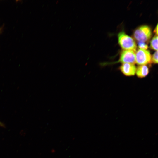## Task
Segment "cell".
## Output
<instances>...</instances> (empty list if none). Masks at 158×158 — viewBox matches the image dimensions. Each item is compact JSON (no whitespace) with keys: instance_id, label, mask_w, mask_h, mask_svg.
I'll use <instances>...</instances> for the list:
<instances>
[{"instance_id":"cell-1","label":"cell","mask_w":158,"mask_h":158,"mask_svg":"<svg viewBox=\"0 0 158 158\" xmlns=\"http://www.w3.org/2000/svg\"><path fill=\"white\" fill-rule=\"evenodd\" d=\"M133 36L135 39L138 42H147L152 36L151 29L146 25L139 26L135 30Z\"/></svg>"},{"instance_id":"cell-2","label":"cell","mask_w":158,"mask_h":158,"mask_svg":"<svg viewBox=\"0 0 158 158\" xmlns=\"http://www.w3.org/2000/svg\"><path fill=\"white\" fill-rule=\"evenodd\" d=\"M119 44L122 49L136 51L137 45L135 40L123 31L119 32L118 35Z\"/></svg>"},{"instance_id":"cell-3","label":"cell","mask_w":158,"mask_h":158,"mask_svg":"<svg viewBox=\"0 0 158 158\" xmlns=\"http://www.w3.org/2000/svg\"><path fill=\"white\" fill-rule=\"evenodd\" d=\"M136 51V63L138 65H146L151 63V55L148 50L139 49Z\"/></svg>"},{"instance_id":"cell-4","label":"cell","mask_w":158,"mask_h":158,"mask_svg":"<svg viewBox=\"0 0 158 158\" xmlns=\"http://www.w3.org/2000/svg\"><path fill=\"white\" fill-rule=\"evenodd\" d=\"M119 62L122 63H136L135 52L131 50H122L120 53L119 60L115 63Z\"/></svg>"},{"instance_id":"cell-5","label":"cell","mask_w":158,"mask_h":158,"mask_svg":"<svg viewBox=\"0 0 158 158\" xmlns=\"http://www.w3.org/2000/svg\"><path fill=\"white\" fill-rule=\"evenodd\" d=\"M123 74L126 76H132L135 74L136 67L134 64L122 63L119 68Z\"/></svg>"},{"instance_id":"cell-6","label":"cell","mask_w":158,"mask_h":158,"mask_svg":"<svg viewBox=\"0 0 158 158\" xmlns=\"http://www.w3.org/2000/svg\"><path fill=\"white\" fill-rule=\"evenodd\" d=\"M149 68L147 65H140L136 68L135 74L139 78H142L146 77L149 74Z\"/></svg>"},{"instance_id":"cell-7","label":"cell","mask_w":158,"mask_h":158,"mask_svg":"<svg viewBox=\"0 0 158 158\" xmlns=\"http://www.w3.org/2000/svg\"><path fill=\"white\" fill-rule=\"evenodd\" d=\"M158 36L155 35L151 39L150 44V47L152 49L157 51L158 49Z\"/></svg>"},{"instance_id":"cell-8","label":"cell","mask_w":158,"mask_h":158,"mask_svg":"<svg viewBox=\"0 0 158 158\" xmlns=\"http://www.w3.org/2000/svg\"><path fill=\"white\" fill-rule=\"evenodd\" d=\"M151 62L154 64L158 63V51H156L151 56Z\"/></svg>"},{"instance_id":"cell-9","label":"cell","mask_w":158,"mask_h":158,"mask_svg":"<svg viewBox=\"0 0 158 158\" xmlns=\"http://www.w3.org/2000/svg\"><path fill=\"white\" fill-rule=\"evenodd\" d=\"M138 47L140 49L146 50L148 48L147 44L145 42H138Z\"/></svg>"},{"instance_id":"cell-10","label":"cell","mask_w":158,"mask_h":158,"mask_svg":"<svg viewBox=\"0 0 158 158\" xmlns=\"http://www.w3.org/2000/svg\"><path fill=\"white\" fill-rule=\"evenodd\" d=\"M154 33L155 34V35H157V34H158V25L157 24V25L156 26L154 30Z\"/></svg>"},{"instance_id":"cell-11","label":"cell","mask_w":158,"mask_h":158,"mask_svg":"<svg viewBox=\"0 0 158 158\" xmlns=\"http://www.w3.org/2000/svg\"><path fill=\"white\" fill-rule=\"evenodd\" d=\"M0 127H5L4 124L2 123V122H1L0 121Z\"/></svg>"},{"instance_id":"cell-12","label":"cell","mask_w":158,"mask_h":158,"mask_svg":"<svg viewBox=\"0 0 158 158\" xmlns=\"http://www.w3.org/2000/svg\"><path fill=\"white\" fill-rule=\"evenodd\" d=\"M1 29L0 28V32H1Z\"/></svg>"}]
</instances>
